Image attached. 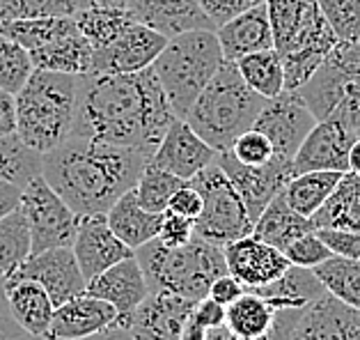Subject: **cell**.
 Here are the masks:
<instances>
[{
    "label": "cell",
    "mask_w": 360,
    "mask_h": 340,
    "mask_svg": "<svg viewBox=\"0 0 360 340\" xmlns=\"http://www.w3.org/2000/svg\"><path fill=\"white\" fill-rule=\"evenodd\" d=\"M174 118L152 67L134 74L90 72L78 76L69 136L134 147L152 156Z\"/></svg>",
    "instance_id": "cell-1"
},
{
    "label": "cell",
    "mask_w": 360,
    "mask_h": 340,
    "mask_svg": "<svg viewBox=\"0 0 360 340\" xmlns=\"http://www.w3.org/2000/svg\"><path fill=\"white\" fill-rule=\"evenodd\" d=\"M149 159L152 156L134 147L69 136L41 154V175L78 216L106 214L136 187Z\"/></svg>",
    "instance_id": "cell-2"
},
{
    "label": "cell",
    "mask_w": 360,
    "mask_h": 340,
    "mask_svg": "<svg viewBox=\"0 0 360 340\" xmlns=\"http://www.w3.org/2000/svg\"><path fill=\"white\" fill-rule=\"evenodd\" d=\"M266 10L274 49L285 69V90H298L340 39L317 0H266Z\"/></svg>",
    "instance_id": "cell-3"
},
{
    "label": "cell",
    "mask_w": 360,
    "mask_h": 340,
    "mask_svg": "<svg viewBox=\"0 0 360 340\" xmlns=\"http://www.w3.org/2000/svg\"><path fill=\"white\" fill-rule=\"evenodd\" d=\"M264 101L262 94L248 88L232 60H225L184 120L216 152H223L255 125Z\"/></svg>",
    "instance_id": "cell-4"
},
{
    "label": "cell",
    "mask_w": 360,
    "mask_h": 340,
    "mask_svg": "<svg viewBox=\"0 0 360 340\" xmlns=\"http://www.w3.org/2000/svg\"><path fill=\"white\" fill-rule=\"evenodd\" d=\"M78 76L32 69L16 97V136L46 154L72 134Z\"/></svg>",
    "instance_id": "cell-5"
},
{
    "label": "cell",
    "mask_w": 360,
    "mask_h": 340,
    "mask_svg": "<svg viewBox=\"0 0 360 340\" xmlns=\"http://www.w3.org/2000/svg\"><path fill=\"white\" fill-rule=\"evenodd\" d=\"M147 278L149 292H168L200 301L218 276L227 274L221 246H214L198 234L184 246H165L152 239L134 251Z\"/></svg>",
    "instance_id": "cell-6"
},
{
    "label": "cell",
    "mask_w": 360,
    "mask_h": 340,
    "mask_svg": "<svg viewBox=\"0 0 360 340\" xmlns=\"http://www.w3.org/2000/svg\"><path fill=\"white\" fill-rule=\"evenodd\" d=\"M223 63V51L212 28H195L168 37V44L154 60L152 69L174 115L181 120L188 115L193 101Z\"/></svg>",
    "instance_id": "cell-7"
},
{
    "label": "cell",
    "mask_w": 360,
    "mask_h": 340,
    "mask_svg": "<svg viewBox=\"0 0 360 340\" xmlns=\"http://www.w3.org/2000/svg\"><path fill=\"white\" fill-rule=\"evenodd\" d=\"M312 115L360 132V42H338L307 83L298 88Z\"/></svg>",
    "instance_id": "cell-8"
},
{
    "label": "cell",
    "mask_w": 360,
    "mask_h": 340,
    "mask_svg": "<svg viewBox=\"0 0 360 340\" xmlns=\"http://www.w3.org/2000/svg\"><path fill=\"white\" fill-rule=\"evenodd\" d=\"M188 182L202 196V212L193 221L200 239L223 248L225 244L252 234L255 219L218 161L209 163Z\"/></svg>",
    "instance_id": "cell-9"
},
{
    "label": "cell",
    "mask_w": 360,
    "mask_h": 340,
    "mask_svg": "<svg viewBox=\"0 0 360 340\" xmlns=\"http://www.w3.org/2000/svg\"><path fill=\"white\" fill-rule=\"evenodd\" d=\"M19 207L25 214V221H28L30 228L32 253H41L60 246L72 248L81 216L51 189L44 175L32 177L21 189Z\"/></svg>",
    "instance_id": "cell-10"
},
{
    "label": "cell",
    "mask_w": 360,
    "mask_h": 340,
    "mask_svg": "<svg viewBox=\"0 0 360 340\" xmlns=\"http://www.w3.org/2000/svg\"><path fill=\"white\" fill-rule=\"evenodd\" d=\"M314 125H317V118L307 108L301 92L283 90L278 97L264 101L252 127L269 138L278 156L294 159V154Z\"/></svg>",
    "instance_id": "cell-11"
},
{
    "label": "cell",
    "mask_w": 360,
    "mask_h": 340,
    "mask_svg": "<svg viewBox=\"0 0 360 340\" xmlns=\"http://www.w3.org/2000/svg\"><path fill=\"white\" fill-rule=\"evenodd\" d=\"M216 161L225 170V175L232 180L236 191L241 194L255 221L264 212V207L271 200L287 187V182L296 175L292 159H283L278 154L264 165H245L230 150H223L216 154Z\"/></svg>",
    "instance_id": "cell-12"
},
{
    "label": "cell",
    "mask_w": 360,
    "mask_h": 340,
    "mask_svg": "<svg viewBox=\"0 0 360 340\" xmlns=\"http://www.w3.org/2000/svg\"><path fill=\"white\" fill-rule=\"evenodd\" d=\"M168 37L149 25L134 21L108 46L92 53V74H134L152 67Z\"/></svg>",
    "instance_id": "cell-13"
},
{
    "label": "cell",
    "mask_w": 360,
    "mask_h": 340,
    "mask_svg": "<svg viewBox=\"0 0 360 340\" xmlns=\"http://www.w3.org/2000/svg\"><path fill=\"white\" fill-rule=\"evenodd\" d=\"M193 306L195 301L177 294L149 292L147 299L115 327L124 329L136 340H179Z\"/></svg>",
    "instance_id": "cell-14"
},
{
    "label": "cell",
    "mask_w": 360,
    "mask_h": 340,
    "mask_svg": "<svg viewBox=\"0 0 360 340\" xmlns=\"http://www.w3.org/2000/svg\"><path fill=\"white\" fill-rule=\"evenodd\" d=\"M12 276L21 278H32L37 281L44 290L49 292L51 301L56 303V308L60 303H65L74 296L85 292L87 281L83 278L78 260L74 256V251L69 246L60 248H49L41 253H32L28 260L16 269Z\"/></svg>",
    "instance_id": "cell-15"
},
{
    "label": "cell",
    "mask_w": 360,
    "mask_h": 340,
    "mask_svg": "<svg viewBox=\"0 0 360 340\" xmlns=\"http://www.w3.org/2000/svg\"><path fill=\"white\" fill-rule=\"evenodd\" d=\"M223 256L227 274H232L245 290L274 283L276 278H280L292 267L283 251H278L266 241H259L252 234L225 244Z\"/></svg>",
    "instance_id": "cell-16"
},
{
    "label": "cell",
    "mask_w": 360,
    "mask_h": 340,
    "mask_svg": "<svg viewBox=\"0 0 360 340\" xmlns=\"http://www.w3.org/2000/svg\"><path fill=\"white\" fill-rule=\"evenodd\" d=\"M287 340H360V310L323 292L298 313Z\"/></svg>",
    "instance_id": "cell-17"
},
{
    "label": "cell",
    "mask_w": 360,
    "mask_h": 340,
    "mask_svg": "<svg viewBox=\"0 0 360 340\" xmlns=\"http://www.w3.org/2000/svg\"><path fill=\"white\" fill-rule=\"evenodd\" d=\"M72 251L78 260V267H81L85 281H92L94 276H99L108 267L117 265L120 260L134 256V248H129L110 230L106 214L81 216Z\"/></svg>",
    "instance_id": "cell-18"
},
{
    "label": "cell",
    "mask_w": 360,
    "mask_h": 340,
    "mask_svg": "<svg viewBox=\"0 0 360 340\" xmlns=\"http://www.w3.org/2000/svg\"><path fill=\"white\" fill-rule=\"evenodd\" d=\"M356 132L333 120H321L305 136V141L294 154L292 165L294 172L310 170H335L349 172V150L356 141Z\"/></svg>",
    "instance_id": "cell-19"
},
{
    "label": "cell",
    "mask_w": 360,
    "mask_h": 340,
    "mask_svg": "<svg viewBox=\"0 0 360 340\" xmlns=\"http://www.w3.org/2000/svg\"><path fill=\"white\" fill-rule=\"evenodd\" d=\"M216 154L218 152L205 141V138H200L193 132L186 120L174 118L149 161L188 182L195 177L202 168L214 163Z\"/></svg>",
    "instance_id": "cell-20"
},
{
    "label": "cell",
    "mask_w": 360,
    "mask_h": 340,
    "mask_svg": "<svg viewBox=\"0 0 360 340\" xmlns=\"http://www.w3.org/2000/svg\"><path fill=\"white\" fill-rule=\"evenodd\" d=\"M117 310L112 303L92 294H78L60 303L49 327V340H83L115 327Z\"/></svg>",
    "instance_id": "cell-21"
},
{
    "label": "cell",
    "mask_w": 360,
    "mask_h": 340,
    "mask_svg": "<svg viewBox=\"0 0 360 340\" xmlns=\"http://www.w3.org/2000/svg\"><path fill=\"white\" fill-rule=\"evenodd\" d=\"M85 292L108 301L117 310V322L131 315L140 303L149 296V285L136 256L120 260L117 265L108 267L106 272L87 281ZM115 322V325H117Z\"/></svg>",
    "instance_id": "cell-22"
},
{
    "label": "cell",
    "mask_w": 360,
    "mask_h": 340,
    "mask_svg": "<svg viewBox=\"0 0 360 340\" xmlns=\"http://www.w3.org/2000/svg\"><path fill=\"white\" fill-rule=\"evenodd\" d=\"M218 44H221L225 60H239L255 51L274 49V32H271L266 3L250 7L234 19L225 21L216 28Z\"/></svg>",
    "instance_id": "cell-23"
},
{
    "label": "cell",
    "mask_w": 360,
    "mask_h": 340,
    "mask_svg": "<svg viewBox=\"0 0 360 340\" xmlns=\"http://www.w3.org/2000/svg\"><path fill=\"white\" fill-rule=\"evenodd\" d=\"M3 285L7 306H10L16 325L32 338H46L56 313V303L51 301L49 292L37 281L21 276H10L7 281H3Z\"/></svg>",
    "instance_id": "cell-24"
},
{
    "label": "cell",
    "mask_w": 360,
    "mask_h": 340,
    "mask_svg": "<svg viewBox=\"0 0 360 340\" xmlns=\"http://www.w3.org/2000/svg\"><path fill=\"white\" fill-rule=\"evenodd\" d=\"M127 7L140 23L159 30L165 37L195 28L214 30L198 0H127Z\"/></svg>",
    "instance_id": "cell-25"
},
{
    "label": "cell",
    "mask_w": 360,
    "mask_h": 340,
    "mask_svg": "<svg viewBox=\"0 0 360 340\" xmlns=\"http://www.w3.org/2000/svg\"><path fill=\"white\" fill-rule=\"evenodd\" d=\"M252 292L262 294L274 306V310H301L317 301L326 292L317 274L305 267H289L287 272L264 287H255Z\"/></svg>",
    "instance_id": "cell-26"
},
{
    "label": "cell",
    "mask_w": 360,
    "mask_h": 340,
    "mask_svg": "<svg viewBox=\"0 0 360 340\" xmlns=\"http://www.w3.org/2000/svg\"><path fill=\"white\" fill-rule=\"evenodd\" d=\"M92 46L81 30L69 32L65 37L53 39L46 46L30 51V60L34 69H46V72L83 76L92 69Z\"/></svg>",
    "instance_id": "cell-27"
},
{
    "label": "cell",
    "mask_w": 360,
    "mask_h": 340,
    "mask_svg": "<svg viewBox=\"0 0 360 340\" xmlns=\"http://www.w3.org/2000/svg\"><path fill=\"white\" fill-rule=\"evenodd\" d=\"M106 221L110 230L127 244L129 248H140L143 244L156 239L161 225V214L147 212L145 207H140L134 189L127 191L115 205L106 212Z\"/></svg>",
    "instance_id": "cell-28"
},
{
    "label": "cell",
    "mask_w": 360,
    "mask_h": 340,
    "mask_svg": "<svg viewBox=\"0 0 360 340\" xmlns=\"http://www.w3.org/2000/svg\"><path fill=\"white\" fill-rule=\"evenodd\" d=\"M312 219L298 214L296 209L289 207V203L285 200L283 191L271 200V203L264 207V212L257 216L252 228V237H257L259 241H266L271 246H276L278 251H283L292 239L301 237L305 232H314Z\"/></svg>",
    "instance_id": "cell-29"
},
{
    "label": "cell",
    "mask_w": 360,
    "mask_h": 340,
    "mask_svg": "<svg viewBox=\"0 0 360 340\" xmlns=\"http://www.w3.org/2000/svg\"><path fill=\"white\" fill-rule=\"evenodd\" d=\"M312 223L317 230L330 228L360 232V177L354 172H345L330 198L312 216Z\"/></svg>",
    "instance_id": "cell-30"
},
{
    "label": "cell",
    "mask_w": 360,
    "mask_h": 340,
    "mask_svg": "<svg viewBox=\"0 0 360 340\" xmlns=\"http://www.w3.org/2000/svg\"><path fill=\"white\" fill-rule=\"evenodd\" d=\"M345 172L335 170H310L294 175L283 189V196L289 203V207L296 209L298 214L312 219L319 212L321 205L330 198V194L340 184Z\"/></svg>",
    "instance_id": "cell-31"
},
{
    "label": "cell",
    "mask_w": 360,
    "mask_h": 340,
    "mask_svg": "<svg viewBox=\"0 0 360 340\" xmlns=\"http://www.w3.org/2000/svg\"><path fill=\"white\" fill-rule=\"evenodd\" d=\"M274 306L252 290H245L230 306H225V327L243 340H255L269 334L274 327Z\"/></svg>",
    "instance_id": "cell-32"
},
{
    "label": "cell",
    "mask_w": 360,
    "mask_h": 340,
    "mask_svg": "<svg viewBox=\"0 0 360 340\" xmlns=\"http://www.w3.org/2000/svg\"><path fill=\"white\" fill-rule=\"evenodd\" d=\"M74 19L81 34L90 42L92 51L108 46L131 23L138 21L129 12V7H115V5H99V7H87V10H78L74 14Z\"/></svg>",
    "instance_id": "cell-33"
},
{
    "label": "cell",
    "mask_w": 360,
    "mask_h": 340,
    "mask_svg": "<svg viewBox=\"0 0 360 340\" xmlns=\"http://www.w3.org/2000/svg\"><path fill=\"white\" fill-rule=\"evenodd\" d=\"M76 30H78V25L74 16H39V19L0 21V34L19 42V44L28 51L46 46L53 39H60Z\"/></svg>",
    "instance_id": "cell-34"
},
{
    "label": "cell",
    "mask_w": 360,
    "mask_h": 340,
    "mask_svg": "<svg viewBox=\"0 0 360 340\" xmlns=\"http://www.w3.org/2000/svg\"><path fill=\"white\" fill-rule=\"evenodd\" d=\"M236 69L248 88H252L264 99H274L285 90V69L276 49L255 51L239 60H234Z\"/></svg>",
    "instance_id": "cell-35"
},
{
    "label": "cell",
    "mask_w": 360,
    "mask_h": 340,
    "mask_svg": "<svg viewBox=\"0 0 360 340\" xmlns=\"http://www.w3.org/2000/svg\"><path fill=\"white\" fill-rule=\"evenodd\" d=\"M32 253L30 228L21 207L0 219V281H7Z\"/></svg>",
    "instance_id": "cell-36"
},
{
    "label": "cell",
    "mask_w": 360,
    "mask_h": 340,
    "mask_svg": "<svg viewBox=\"0 0 360 340\" xmlns=\"http://www.w3.org/2000/svg\"><path fill=\"white\" fill-rule=\"evenodd\" d=\"M326 292L347 306L360 310V260L330 256L312 269Z\"/></svg>",
    "instance_id": "cell-37"
},
{
    "label": "cell",
    "mask_w": 360,
    "mask_h": 340,
    "mask_svg": "<svg viewBox=\"0 0 360 340\" xmlns=\"http://www.w3.org/2000/svg\"><path fill=\"white\" fill-rule=\"evenodd\" d=\"M41 175V154L28 147L16 134L0 136V182L23 189Z\"/></svg>",
    "instance_id": "cell-38"
},
{
    "label": "cell",
    "mask_w": 360,
    "mask_h": 340,
    "mask_svg": "<svg viewBox=\"0 0 360 340\" xmlns=\"http://www.w3.org/2000/svg\"><path fill=\"white\" fill-rule=\"evenodd\" d=\"M186 180L172 175V172L159 168V165H154L152 161H147V165L143 168V172H140V177L134 187V194L138 198L140 207H145L147 212L163 214L165 209H168L172 194Z\"/></svg>",
    "instance_id": "cell-39"
},
{
    "label": "cell",
    "mask_w": 360,
    "mask_h": 340,
    "mask_svg": "<svg viewBox=\"0 0 360 340\" xmlns=\"http://www.w3.org/2000/svg\"><path fill=\"white\" fill-rule=\"evenodd\" d=\"M32 69L30 51L23 49L19 42L0 34V88L16 94L28 81Z\"/></svg>",
    "instance_id": "cell-40"
},
{
    "label": "cell",
    "mask_w": 360,
    "mask_h": 340,
    "mask_svg": "<svg viewBox=\"0 0 360 340\" xmlns=\"http://www.w3.org/2000/svg\"><path fill=\"white\" fill-rule=\"evenodd\" d=\"M74 0H0V21L39 19V16H74Z\"/></svg>",
    "instance_id": "cell-41"
},
{
    "label": "cell",
    "mask_w": 360,
    "mask_h": 340,
    "mask_svg": "<svg viewBox=\"0 0 360 340\" xmlns=\"http://www.w3.org/2000/svg\"><path fill=\"white\" fill-rule=\"evenodd\" d=\"M340 42H360V0H317Z\"/></svg>",
    "instance_id": "cell-42"
},
{
    "label": "cell",
    "mask_w": 360,
    "mask_h": 340,
    "mask_svg": "<svg viewBox=\"0 0 360 340\" xmlns=\"http://www.w3.org/2000/svg\"><path fill=\"white\" fill-rule=\"evenodd\" d=\"M285 258L289 260V265L294 267H305V269H314L317 265H321L323 260H328L333 253L326 244L321 241V237L314 232H305L301 237H296L287 244L283 248Z\"/></svg>",
    "instance_id": "cell-43"
},
{
    "label": "cell",
    "mask_w": 360,
    "mask_h": 340,
    "mask_svg": "<svg viewBox=\"0 0 360 340\" xmlns=\"http://www.w3.org/2000/svg\"><path fill=\"white\" fill-rule=\"evenodd\" d=\"M230 152L245 165H264L276 156L271 141L255 127H250L248 132H243L236 138L230 147Z\"/></svg>",
    "instance_id": "cell-44"
},
{
    "label": "cell",
    "mask_w": 360,
    "mask_h": 340,
    "mask_svg": "<svg viewBox=\"0 0 360 340\" xmlns=\"http://www.w3.org/2000/svg\"><path fill=\"white\" fill-rule=\"evenodd\" d=\"M195 237V225L191 219H184V216L165 209L161 214V225H159V234L156 239L165 246H184Z\"/></svg>",
    "instance_id": "cell-45"
},
{
    "label": "cell",
    "mask_w": 360,
    "mask_h": 340,
    "mask_svg": "<svg viewBox=\"0 0 360 340\" xmlns=\"http://www.w3.org/2000/svg\"><path fill=\"white\" fill-rule=\"evenodd\" d=\"M262 3H266V0H198L200 10L212 21L214 30L218 25H223L225 21L234 19L236 14L250 10V7H257Z\"/></svg>",
    "instance_id": "cell-46"
},
{
    "label": "cell",
    "mask_w": 360,
    "mask_h": 340,
    "mask_svg": "<svg viewBox=\"0 0 360 340\" xmlns=\"http://www.w3.org/2000/svg\"><path fill=\"white\" fill-rule=\"evenodd\" d=\"M317 234L321 237V241L330 248L333 256L360 260V232L321 228V230H317Z\"/></svg>",
    "instance_id": "cell-47"
},
{
    "label": "cell",
    "mask_w": 360,
    "mask_h": 340,
    "mask_svg": "<svg viewBox=\"0 0 360 340\" xmlns=\"http://www.w3.org/2000/svg\"><path fill=\"white\" fill-rule=\"evenodd\" d=\"M168 209L174 214L184 216V219H191L195 221L200 212H202V196L200 191L191 184V182H184V184L174 191L170 203H168Z\"/></svg>",
    "instance_id": "cell-48"
},
{
    "label": "cell",
    "mask_w": 360,
    "mask_h": 340,
    "mask_svg": "<svg viewBox=\"0 0 360 340\" xmlns=\"http://www.w3.org/2000/svg\"><path fill=\"white\" fill-rule=\"evenodd\" d=\"M193 317H195L200 325H205L207 329H216L225 325V306L223 303L214 301L212 296H205V299L195 301L193 306Z\"/></svg>",
    "instance_id": "cell-49"
},
{
    "label": "cell",
    "mask_w": 360,
    "mask_h": 340,
    "mask_svg": "<svg viewBox=\"0 0 360 340\" xmlns=\"http://www.w3.org/2000/svg\"><path fill=\"white\" fill-rule=\"evenodd\" d=\"M243 292H245V287L236 281L232 274L218 276L216 281L212 283V287H209V296H212L214 301L223 303V306H230L236 296H241Z\"/></svg>",
    "instance_id": "cell-50"
},
{
    "label": "cell",
    "mask_w": 360,
    "mask_h": 340,
    "mask_svg": "<svg viewBox=\"0 0 360 340\" xmlns=\"http://www.w3.org/2000/svg\"><path fill=\"white\" fill-rule=\"evenodd\" d=\"M30 336L16 325V320L12 317L10 306H7V296H5V285L0 281V340H28Z\"/></svg>",
    "instance_id": "cell-51"
},
{
    "label": "cell",
    "mask_w": 360,
    "mask_h": 340,
    "mask_svg": "<svg viewBox=\"0 0 360 340\" xmlns=\"http://www.w3.org/2000/svg\"><path fill=\"white\" fill-rule=\"evenodd\" d=\"M16 134V97L0 88V136Z\"/></svg>",
    "instance_id": "cell-52"
},
{
    "label": "cell",
    "mask_w": 360,
    "mask_h": 340,
    "mask_svg": "<svg viewBox=\"0 0 360 340\" xmlns=\"http://www.w3.org/2000/svg\"><path fill=\"white\" fill-rule=\"evenodd\" d=\"M19 205H21V189L10 184V182H0V219Z\"/></svg>",
    "instance_id": "cell-53"
},
{
    "label": "cell",
    "mask_w": 360,
    "mask_h": 340,
    "mask_svg": "<svg viewBox=\"0 0 360 340\" xmlns=\"http://www.w3.org/2000/svg\"><path fill=\"white\" fill-rule=\"evenodd\" d=\"M207 338H209V329L205 325H200L191 313V317L186 320V325H184L179 340H207Z\"/></svg>",
    "instance_id": "cell-54"
},
{
    "label": "cell",
    "mask_w": 360,
    "mask_h": 340,
    "mask_svg": "<svg viewBox=\"0 0 360 340\" xmlns=\"http://www.w3.org/2000/svg\"><path fill=\"white\" fill-rule=\"evenodd\" d=\"M83 340H136V338H134V336H129L124 329L110 327V329H106V331H101V334L90 336V338H83Z\"/></svg>",
    "instance_id": "cell-55"
},
{
    "label": "cell",
    "mask_w": 360,
    "mask_h": 340,
    "mask_svg": "<svg viewBox=\"0 0 360 340\" xmlns=\"http://www.w3.org/2000/svg\"><path fill=\"white\" fill-rule=\"evenodd\" d=\"M349 172L360 177V134L356 136V141L349 150Z\"/></svg>",
    "instance_id": "cell-56"
},
{
    "label": "cell",
    "mask_w": 360,
    "mask_h": 340,
    "mask_svg": "<svg viewBox=\"0 0 360 340\" xmlns=\"http://www.w3.org/2000/svg\"><path fill=\"white\" fill-rule=\"evenodd\" d=\"M76 12L87 10V7H99V5H115V7H127V0H74Z\"/></svg>",
    "instance_id": "cell-57"
},
{
    "label": "cell",
    "mask_w": 360,
    "mask_h": 340,
    "mask_svg": "<svg viewBox=\"0 0 360 340\" xmlns=\"http://www.w3.org/2000/svg\"><path fill=\"white\" fill-rule=\"evenodd\" d=\"M207 340H243V338H239L236 334H232V331L227 329L225 325H221L216 329H209V338Z\"/></svg>",
    "instance_id": "cell-58"
},
{
    "label": "cell",
    "mask_w": 360,
    "mask_h": 340,
    "mask_svg": "<svg viewBox=\"0 0 360 340\" xmlns=\"http://www.w3.org/2000/svg\"><path fill=\"white\" fill-rule=\"evenodd\" d=\"M28 340H49V338H32V336H30Z\"/></svg>",
    "instance_id": "cell-59"
},
{
    "label": "cell",
    "mask_w": 360,
    "mask_h": 340,
    "mask_svg": "<svg viewBox=\"0 0 360 340\" xmlns=\"http://www.w3.org/2000/svg\"><path fill=\"white\" fill-rule=\"evenodd\" d=\"M358 134H360V132H358Z\"/></svg>",
    "instance_id": "cell-60"
}]
</instances>
